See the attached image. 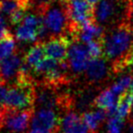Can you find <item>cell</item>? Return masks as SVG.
Instances as JSON below:
<instances>
[{
  "label": "cell",
  "mask_w": 133,
  "mask_h": 133,
  "mask_svg": "<svg viewBox=\"0 0 133 133\" xmlns=\"http://www.w3.org/2000/svg\"><path fill=\"white\" fill-rule=\"evenodd\" d=\"M103 49L107 59L112 62L114 72L128 69L132 62L133 29L126 22L117 25L102 39Z\"/></svg>",
  "instance_id": "1"
},
{
  "label": "cell",
  "mask_w": 133,
  "mask_h": 133,
  "mask_svg": "<svg viewBox=\"0 0 133 133\" xmlns=\"http://www.w3.org/2000/svg\"><path fill=\"white\" fill-rule=\"evenodd\" d=\"M52 37L66 35L70 25L66 0H55L38 13Z\"/></svg>",
  "instance_id": "2"
},
{
  "label": "cell",
  "mask_w": 133,
  "mask_h": 133,
  "mask_svg": "<svg viewBox=\"0 0 133 133\" xmlns=\"http://www.w3.org/2000/svg\"><path fill=\"white\" fill-rule=\"evenodd\" d=\"M36 101V91L32 81L16 80L8 88L5 97V109L9 110H23L33 109Z\"/></svg>",
  "instance_id": "3"
},
{
  "label": "cell",
  "mask_w": 133,
  "mask_h": 133,
  "mask_svg": "<svg viewBox=\"0 0 133 133\" xmlns=\"http://www.w3.org/2000/svg\"><path fill=\"white\" fill-rule=\"evenodd\" d=\"M33 109L23 110H5L0 115V129L7 133H24L33 117Z\"/></svg>",
  "instance_id": "4"
},
{
  "label": "cell",
  "mask_w": 133,
  "mask_h": 133,
  "mask_svg": "<svg viewBox=\"0 0 133 133\" xmlns=\"http://www.w3.org/2000/svg\"><path fill=\"white\" fill-rule=\"evenodd\" d=\"M120 0H100L94 5V21L97 24L102 25H112L114 23L123 24L119 20L120 16H125L121 15V8H126L131 5L123 7Z\"/></svg>",
  "instance_id": "5"
},
{
  "label": "cell",
  "mask_w": 133,
  "mask_h": 133,
  "mask_svg": "<svg viewBox=\"0 0 133 133\" xmlns=\"http://www.w3.org/2000/svg\"><path fill=\"white\" fill-rule=\"evenodd\" d=\"M59 121L53 109L40 108L33 114L27 133H57Z\"/></svg>",
  "instance_id": "6"
},
{
  "label": "cell",
  "mask_w": 133,
  "mask_h": 133,
  "mask_svg": "<svg viewBox=\"0 0 133 133\" xmlns=\"http://www.w3.org/2000/svg\"><path fill=\"white\" fill-rule=\"evenodd\" d=\"M70 25L69 30L94 21V5L88 0H66Z\"/></svg>",
  "instance_id": "7"
},
{
  "label": "cell",
  "mask_w": 133,
  "mask_h": 133,
  "mask_svg": "<svg viewBox=\"0 0 133 133\" xmlns=\"http://www.w3.org/2000/svg\"><path fill=\"white\" fill-rule=\"evenodd\" d=\"M67 60L69 68L75 74H81L86 71L91 58L88 53L87 46L83 43L72 41L68 49Z\"/></svg>",
  "instance_id": "8"
},
{
  "label": "cell",
  "mask_w": 133,
  "mask_h": 133,
  "mask_svg": "<svg viewBox=\"0 0 133 133\" xmlns=\"http://www.w3.org/2000/svg\"><path fill=\"white\" fill-rule=\"evenodd\" d=\"M70 44L71 41L67 35L51 37L44 43L46 56L57 61H66Z\"/></svg>",
  "instance_id": "9"
},
{
  "label": "cell",
  "mask_w": 133,
  "mask_h": 133,
  "mask_svg": "<svg viewBox=\"0 0 133 133\" xmlns=\"http://www.w3.org/2000/svg\"><path fill=\"white\" fill-rule=\"evenodd\" d=\"M60 128L62 133H89V131L82 116L75 112H68L63 117Z\"/></svg>",
  "instance_id": "10"
},
{
  "label": "cell",
  "mask_w": 133,
  "mask_h": 133,
  "mask_svg": "<svg viewBox=\"0 0 133 133\" xmlns=\"http://www.w3.org/2000/svg\"><path fill=\"white\" fill-rule=\"evenodd\" d=\"M117 95L110 89H106L102 91L96 98L94 99V105L99 109L104 110L108 113V117L114 116L117 113Z\"/></svg>",
  "instance_id": "11"
},
{
  "label": "cell",
  "mask_w": 133,
  "mask_h": 133,
  "mask_svg": "<svg viewBox=\"0 0 133 133\" xmlns=\"http://www.w3.org/2000/svg\"><path fill=\"white\" fill-rule=\"evenodd\" d=\"M23 61L18 54H13L9 57L0 61V76L4 81L10 80L18 76Z\"/></svg>",
  "instance_id": "12"
},
{
  "label": "cell",
  "mask_w": 133,
  "mask_h": 133,
  "mask_svg": "<svg viewBox=\"0 0 133 133\" xmlns=\"http://www.w3.org/2000/svg\"><path fill=\"white\" fill-rule=\"evenodd\" d=\"M35 102L39 105L40 108L53 109L57 105L61 103L59 97H57L54 93L53 88L47 85L38 91H36V101Z\"/></svg>",
  "instance_id": "13"
},
{
  "label": "cell",
  "mask_w": 133,
  "mask_h": 133,
  "mask_svg": "<svg viewBox=\"0 0 133 133\" xmlns=\"http://www.w3.org/2000/svg\"><path fill=\"white\" fill-rule=\"evenodd\" d=\"M85 72L89 81L100 82L104 79L108 74V67H107L106 62L100 58L91 59Z\"/></svg>",
  "instance_id": "14"
},
{
  "label": "cell",
  "mask_w": 133,
  "mask_h": 133,
  "mask_svg": "<svg viewBox=\"0 0 133 133\" xmlns=\"http://www.w3.org/2000/svg\"><path fill=\"white\" fill-rule=\"evenodd\" d=\"M107 117H108L107 111L101 109H99L95 111H86L82 114V119L91 133H96L98 131L100 124Z\"/></svg>",
  "instance_id": "15"
},
{
  "label": "cell",
  "mask_w": 133,
  "mask_h": 133,
  "mask_svg": "<svg viewBox=\"0 0 133 133\" xmlns=\"http://www.w3.org/2000/svg\"><path fill=\"white\" fill-rule=\"evenodd\" d=\"M132 102L133 96L131 91H127L124 93H122L118 99L117 113H116V115L125 121L131 113Z\"/></svg>",
  "instance_id": "16"
},
{
  "label": "cell",
  "mask_w": 133,
  "mask_h": 133,
  "mask_svg": "<svg viewBox=\"0 0 133 133\" xmlns=\"http://www.w3.org/2000/svg\"><path fill=\"white\" fill-rule=\"evenodd\" d=\"M46 56L44 48V43H37L35 44L30 49L28 50L24 57V61L30 65L32 68L36 67Z\"/></svg>",
  "instance_id": "17"
},
{
  "label": "cell",
  "mask_w": 133,
  "mask_h": 133,
  "mask_svg": "<svg viewBox=\"0 0 133 133\" xmlns=\"http://www.w3.org/2000/svg\"><path fill=\"white\" fill-rule=\"evenodd\" d=\"M37 28L20 23L16 30V39L21 42H34L38 38Z\"/></svg>",
  "instance_id": "18"
},
{
  "label": "cell",
  "mask_w": 133,
  "mask_h": 133,
  "mask_svg": "<svg viewBox=\"0 0 133 133\" xmlns=\"http://www.w3.org/2000/svg\"><path fill=\"white\" fill-rule=\"evenodd\" d=\"M30 0H0V14L10 16L19 7H30Z\"/></svg>",
  "instance_id": "19"
},
{
  "label": "cell",
  "mask_w": 133,
  "mask_h": 133,
  "mask_svg": "<svg viewBox=\"0 0 133 133\" xmlns=\"http://www.w3.org/2000/svg\"><path fill=\"white\" fill-rule=\"evenodd\" d=\"M16 51V40L10 33L0 41V61L9 57Z\"/></svg>",
  "instance_id": "20"
},
{
  "label": "cell",
  "mask_w": 133,
  "mask_h": 133,
  "mask_svg": "<svg viewBox=\"0 0 133 133\" xmlns=\"http://www.w3.org/2000/svg\"><path fill=\"white\" fill-rule=\"evenodd\" d=\"M132 80H133V77L130 74L122 76V77L119 78L117 82H114L113 85L110 87V90H111L117 96H120L122 93H124L125 91H128L129 88H130Z\"/></svg>",
  "instance_id": "21"
},
{
  "label": "cell",
  "mask_w": 133,
  "mask_h": 133,
  "mask_svg": "<svg viewBox=\"0 0 133 133\" xmlns=\"http://www.w3.org/2000/svg\"><path fill=\"white\" fill-rule=\"evenodd\" d=\"M124 127V119L114 115L108 117L107 121V133H121Z\"/></svg>",
  "instance_id": "22"
},
{
  "label": "cell",
  "mask_w": 133,
  "mask_h": 133,
  "mask_svg": "<svg viewBox=\"0 0 133 133\" xmlns=\"http://www.w3.org/2000/svg\"><path fill=\"white\" fill-rule=\"evenodd\" d=\"M87 46L88 53L91 59H95V58H100V56L103 54V43L102 40H93L86 44Z\"/></svg>",
  "instance_id": "23"
},
{
  "label": "cell",
  "mask_w": 133,
  "mask_h": 133,
  "mask_svg": "<svg viewBox=\"0 0 133 133\" xmlns=\"http://www.w3.org/2000/svg\"><path fill=\"white\" fill-rule=\"evenodd\" d=\"M29 7L27 6H21L16 10L10 16H9V19H10V23L12 25H18V24H20L23 19L25 18V16H27V10Z\"/></svg>",
  "instance_id": "24"
},
{
  "label": "cell",
  "mask_w": 133,
  "mask_h": 133,
  "mask_svg": "<svg viewBox=\"0 0 133 133\" xmlns=\"http://www.w3.org/2000/svg\"><path fill=\"white\" fill-rule=\"evenodd\" d=\"M7 90L5 81L0 78V115L5 111V97H7Z\"/></svg>",
  "instance_id": "25"
},
{
  "label": "cell",
  "mask_w": 133,
  "mask_h": 133,
  "mask_svg": "<svg viewBox=\"0 0 133 133\" xmlns=\"http://www.w3.org/2000/svg\"><path fill=\"white\" fill-rule=\"evenodd\" d=\"M10 32L7 29V25L5 18L4 17V15L0 14V41L5 38Z\"/></svg>",
  "instance_id": "26"
},
{
  "label": "cell",
  "mask_w": 133,
  "mask_h": 133,
  "mask_svg": "<svg viewBox=\"0 0 133 133\" xmlns=\"http://www.w3.org/2000/svg\"><path fill=\"white\" fill-rule=\"evenodd\" d=\"M33 1L35 5H37V8L38 9V13L41 12L43 9H45L49 4H51L55 0H30V2ZM32 3V2H31Z\"/></svg>",
  "instance_id": "27"
},
{
  "label": "cell",
  "mask_w": 133,
  "mask_h": 133,
  "mask_svg": "<svg viewBox=\"0 0 133 133\" xmlns=\"http://www.w3.org/2000/svg\"><path fill=\"white\" fill-rule=\"evenodd\" d=\"M130 132L133 133V121H131V124H130Z\"/></svg>",
  "instance_id": "28"
},
{
  "label": "cell",
  "mask_w": 133,
  "mask_h": 133,
  "mask_svg": "<svg viewBox=\"0 0 133 133\" xmlns=\"http://www.w3.org/2000/svg\"><path fill=\"white\" fill-rule=\"evenodd\" d=\"M130 91H131V93L133 95V80H132V82H131V85H130Z\"/></svg>",
  "instance_id": "29"
},
{
  "label": "cell",
  "mask_w": 133,
  "mask_h": 133,
  "mask_svg": "<svg viewBox=\"0 0 133 133\" xmlns=\"http://www.w3.org/2000/svg\"><path fill=\"white\" fill-rule=\"evenodd\" d=\"M132 61H133V52H132Z\"/></svg>",
  "instance_id": "30"
},
{
  "label": "cell",
  "mask_w": 133,
  "mask_h": 133,
  "mask_svg": "<svg viewBox=\"0 0 133 133\" xmlns=\"http://www.w3.org/2000/svg\"><path fill=\"white\" fill-rule=\"evenodd\" d=\"M130 1H133V0H130Z\"/></svg>",
  "instance_id": "31"
}]
</instances>
